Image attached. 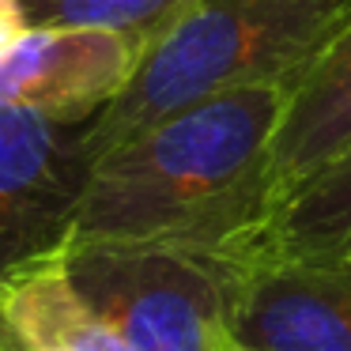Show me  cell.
<instances>
[{"label":"cell","instance_id":"cell-2","mask_svg":"<svg viewBox=\"0 0 351 351\" xmlns=\"http://www.w3.org/2000/svg\"><path fill=\"white\" fill-rule=\"evenodd\" d=\"M348 19L351 0H197L140 53L125 91L87 125L91 155L212 95L291 84Z\"/></svg>","mask_w":351,"mask_h":351},{"label":"cell","instance_id":"cell-1","mask_svg":"<svg viewBox=\"0 0 351 351\" xmlns=\"http://www.w3.org/2000/svg\"><path fill=\"white\" fill-rule=\"evenodd\" d=\"M287 87L257 84L212 95L99 155L72 242L162 238L227 250L253 265L276 208L268 155Z\"/></svg>","mask_w":351,"mask_h":351},{"label":"cell","instance_id":"cell-9","mask_svg":"<svg viewBox=\"0 0 351 351\" xmlns=\"http://www.w3.org/2000/svg\"><path fill=\"white\" fill-rule=\"evenodd\" d=\"M257 261L351 265V147L272 208L253 250V265Z\"/></svg>","mask_w":351,"mask_h":351},{"label":"cell","instance_id":"cell-11","mask_svg":"<svg viewBox=\"0 0 351 351\" xmlns=\"http://www.w3.org/2000/svg\"><path fill=\"white\" fill-rule=\"evenodd\" d=\"M27 12L23 0H0V49H8L19 34H27Z\"/></svg>","mask_w":351,"mask_h":351},{"label":"cell","instance_id":"cell-6","mask_svg":"<svg viewBox=\"0 0 351 351\" xmlns=\"http://www.w3.org/2000/svg\"><path fill=\"white\" fill-rule=\"evenodd\" d=\"M234 340L250 351H351V265H250L234 310Z\"/></svg>","mask_w":351,"mask_h":351},{"label":"cell","instance_id":"cell-4","mask_svg":"<svg viewBox=\"0 0 351 351\" xmlns=\"http://www.w3.org/2000/svg\"><path fill=\"white\" fill-rule=\"evenodd\" d=\"M87 125L0 106V283L72 242L95 167Z\"/></svg>","mask_w":351,"mask_h":351},{"label":"cell","instance_id":"cell-3","mask_svg":"<svg viewBox=\"0 0 351 351\" xmlns=\"http://www.w3.org/2000/svg\"><path fill=\"white\" fill-rule=\"evenodd\" d=\"M64 265L129 351H242L234 310L250 261L189 242H69Z\"/></svg>","mask_w":351,"mask_h":351},{"label":"cell","instance_id":"cell-7","mask_svg":"<svg viewBox=\"0 0 351 351\" xmlns=\"http://www.w3.org/2000/svg\"><path fill=\"white\" fill-rule=\"evenodd\" d=\"M351 147V19L291 80L272 136L268 174L276 204Z\"/></svg>","mask_w":351,"mask_h":351},{"label":"cell","instance_id":"cell-5","mask_svg":"<svg viewBox=\"0 0 351 351\" xmlns=\"http://www.w3.org/2000/svg\"><path fill=\"white\" fill-rule=\"evenodd\" d=\"M144 49L114 31L31 27L0 49V106L95 121L132 80Z\"/></svg>","mask_w":351,"mask_h":351},{"label":"cell","instance_id":"cell-8","mask_svg":"<svg viewBox=\"0 0 351 351\" xmlns=\"http://www.w3.org/2000/svg\"><path fill=\"white\" fill-rule=\"evenodd\" d=\"M4 351H129L91 310L64 265V250L0 283Z\"/></svg>","mask_w":351,"mask_h":351},{"label":"cell","instance_id":"cell-13","mask_svg":"<svg viewBox=\"0 0 351 351\" xmlns=\"http://www.w3.org/2000/svg\"><path fill=\"white\" fill-rule=\"evenodd\" d=\"M0 351H4V348H0Z\"/></svg>","mask_w":351,"mask_h":351},{"label":"cell","instance_id":"cell-12","mask_svg":"<svg viewBox=\"0 0 351 351\" xmlns=\"http://www.w3.org/2000/svg\"><path fill=\"white\" fill-rule=\"evenodd\" d=\"M242 351H250V348H242Z\"/></svg>","mask_w":351,"mask_h":351},{"label":"cell","instance_id":"cell-10","mask_svg":"<svg viewBox=\"0 0 351 351\" xmlns=\"http://www.w3.org/2000/svg\"><path fill=\"white\" fill-rule=\"evenodd\" d=\"M197 0H23L27 27H91L114 31L147 49Z\"/></svg>","mask_w":351,"mask_h":351}]
</instances>
